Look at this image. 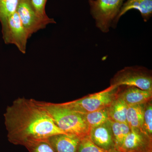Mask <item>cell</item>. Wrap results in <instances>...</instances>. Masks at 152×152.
<instances>
[{
  "mask_svg": "<svg viewBox=\"0 0 152 152\" xmlns=\"http://www.w3.org/2000/svg\"><path fill=\"white\" fill-rule=\"evenodd\" d=\"M4 116L8 139L14 145L26 147L54 135L66 134L34 99L17 98L8 106Z\"/></svg>",
  "mask_w": 152,
  "mask_h": 152,
  "instance_id": "obj_1",
  "label": "cell"
},
{
  "mask_svg": "<svg viewBox=\"0 0 152 152\" xmlns=\"http://www.w3.org/2000/svg\"><path fill=\"white\" fill-rule=\"evenodd\" d=\"M36 102L64 133L75 135L81 139L89 136L90 129L83 114L69 108L63 103L37 100Z\"/></svg>",
  "mask_w": 152,
  "mask_h": 152,
  "instance_id": "obj_2",
  "label": "cell"
},
{
  "mask_svg": "<svg viewBox=\"0 0 152 152\" xmlns=\"http://www.w3.org/2000/svg\"><path fill=\"white\" fill-rule=\"evenodd\" d=\"M124 0H88L90 12L96 27L107 33L117 26L116 19Z\"/></svg>",
  "mask_w": 152,
  "mask_h": 152,
  "instance_id": "obj_3",
  "label": "cell"
},
{
  "mask_svg": "<svg viewBox=\"0 0 152 152\" xmlns=\"http://www.w3.org/2000/svg\"><path fill=\"white\" fill-rule=\"evenodd\" d=\"M120 88V86H110L99 92L63 104L69 108L80 113H91L108 107L118 97Z\"/></svg>",
  "mask_w": 152,
  "mask_h": 152,
  "instance_id": "obj_4",
  "label": "cell"
},
{
  "mask_svg": "<svg viewBox=\"0 0 152 152\" xmlns=\"http://www.w3.org/2000/svg\"><path fill=\"white\" fill-rule=\"evenodd\" d=\"M110 86L135 87L152 91L151 71L140 66L126 67L112 78Z\"/></svg>",
  "mask_w": 152,
  "mask_h": 152,
  "instance_id": "obj_5",
  "label": "cell"
},
{
  "mask_svg": "<svg viewBox=\"0 0 152 152\" xmlns=\"http://www.w3.org/2000/svg\"><path fill=\"white\" fill-rule=\"evenodd\" d=\"M1 24L5 43L13 44L22 53H26L28 40L30 37L17 12Z\"/></svg>",
  "mask_w": 152,
  "mask_h": 152,
  "instance_id": "obj_6",
  "label": "cell"
},
{
  "mask_svg": "<svg viewBox=\"0 0 152 152\" xmlns=\"http://www.w3.org/2000/svg\"><path fill=\"white\" fill-rule=\"evenodd\" d=\"M17 12L30 37L33 34L45 28L47 25L51 24L38 15L29 0H19Z\"/></svg>",
  "mask_w": 152,
  "mask_h": 152,
  "instance_id": "obj_7",
  "label": "cell"
},
{
  "mask_svg": "<svg viewBox=\"0 0 152 152\" xmlns=\"http://www.w3.org/2000/svg\"><path fill=\"white\" fill-rule=\"evenodd\" d=\"M121 152H147L152 151V137L139 130H131L121 147Z\"/></svg>",
  "mask_w": 152,
  "mask_h": 152,
  "instance_id": "obj_8",
  "label": "cell"
},
{
  "mask_svg": "<svg viewBox=\"0 0 152 152\" xmlns=\"http://www.w3.org/2000/svg\"><path fill=\"white\" fill-rule=\"evenodd\" d=\"M88 137L94 143L101 148L107 151L115 148L111 124L109 120L91 129Z\"/></svg>",
  "mask_w": 152,
  "mask_h": 152,
  "instance_id": "obj_9",
  "label": "cell"
},
{
  "mask_svg": "<svg viewBox=\"0 0 152 152\" xmlns=\"http://www.w3.org/2000/svg\"><path fill=\"white\" fill-rule=\"evenodd\" d=\"M81 139L72 134H60L51 136L47 140L56 152H77Z\"/></svg>",
  "mask_w": 152,
  "mask_h": 152,
  "instance_id": "obj_10",
  "label": "cell"
},
{
  "mask_svg": "<svg viewBox=\"0 0 152 152\" xmlns=\"http://www.w3.org/2000/svg\"><path fill=\"white\" fill-rule=\"evenodd\" d=\"M125 88L118 93V97L124 101L128 106L144 104L152 101V91L143 90L137 87L124 86Z\"/></svg>",
  "mask_w": 152,
  "mask_h": 152,
  "instance_id": "obj_11",
  "label": "cell"
},
{
  "mask_svg": "<svg viewBox=\"0 0 152 152\" xmlns=\"http://www.w3.org/2000/svg\"><path fill=\"white\" fill-rule=\"evenodd\" d=\"M132 10H138L144 21L147 22L152 15V0H127L120 10L116 19L117 24L123 15Z\"/></svg>",
  "mask_w": 152,
  "mask_h": 152,
  "instance_id": "obj_12",
  "label": "cell"
},
{
  "mask_svg": "<svg viewBox=\"0 0 152 152\" xmlns=\"http://www.w3.org/2000/svg\"><path fill=\"white\" fill-rule=\"evenodd\" d=\"M144 105V104L128 106L126 122L131 130L145 132L143 130Z\"/></svg>",
  "mask_w": 152,
  "mask_h": 152,
  "instance_id": "obj_13",
  "label": "cell"
},
{
  "mask_svg": "<svg viewBox=\"0 0 152 152\" xmlns=\"http://www.w3.org/2000/svg\"><path fill=\"white\" fill-rule=\"evenodd\" d=\"M128 105L121 99L116 98L107 107L109 120L117 122L126 123Z\"/></svg>",
  "mask_w": 152,
  "mask_h": 152,
  "instance_id": "obj_14",
  "label": "cell"
},
{
  "mask_svg": "<svg viewBox=\"0 0 152 152\" xmlns=\"http://www.w3.org/2000/svg\"><path fill=\"white\" fill-rule=\"evenodd\" d=\"M83 114L90 130L106 122L109 120L107 107Z\"/></svg>",
  "mask_w": 152,
  "mask_h": 152,
  "instance_id": "obj_15",
  "label": "cell"
},
{
  "mask_svg": "<svg viewBox=\"0 0 152 152\" xmlns=\"http://www.w3.org/2000/svg\"><path fill=\"white\" fill-rule=\"evenodd\" d=\"M110 121L111 124L112 131L113 134L115 148L118 149L121 145L125 138L130 132L131 129L126 123Z\"/></svg>",
  "mask_w": 152,
  "mask_h": 152,
  "instance_id": "obj_16",
  "label": "cell"
},
{
  "mask_svg": "<svg viewBox=\"0 0 152 152\" xmlns=\"http://www.w3.org/2000/svg\"><path fill=\"white\" fill-rule=\"evenodd\" d=\"M19 0H0V22L6 19L17 12Z\"/></svg>",
  "mask_w": 152,
  "mask_h": 152,
  "instance_id": "obj_17",
  "label": "cell"
},
{
  "mask_svg": "<svg viewBox=\"0 0 152 152\" xmlns=\"http://www.w3.org/2000/svg\"><path fill=\"white\" fill-rule=\"evenodd\" d=\"M143 130L146 134L152 137V101L144 104Z\"/></svg>",
  "mask_w": 152,
  "mask_h": 152,
  "instance_id": "obj_18",
  "label": "cell"
},
{
  "mask_svg": "<svg viewBox=\"0 0 152 152\" xmlns=\"http://www.w3.org/2000/svg\"><path fill=\"white\" fill-rule=\"evenodd\" d=\"M36 13L41 18L50 23H56L54 19L49 18L46 13L45 7L47 0H29Z\"/></svg>",
  "mask_w": 152,
  "mask_h": 152,
  "instance_id": "obj_19",
  "label": "cell"
},
{
  "mask_svg": "<svg viewBox=\"0 0 152 152\" xmlns=\"http://www.w3.org/2000/svg\"><path fill=\"white\" fill-rule=\"evenodd\" d=\"M101 148L91 141L88 136L81 139L78 148L77 152H108Z\"/></svg>",
  "mask_w": 152,
  "mask_h": 152,
  "instance_id": "obj_20",
  "label": "cell"
},
{
  "mask_svg": "<svg viewBox=\"0 0 152 152\" xmlns=\"http://www.w3.org/2000/svg\"><path fill=\"white\" fill-rule=\"evenodd\" d=\"M26 148L29 152H56L47 140L33 143Z\"/></svg>",
  "mask_w": 152,
  "mask_h": 152,
  "instance_id": "obj_21",
  "label": "cell"
},
{
  "mask_svg": "<svg viewBox=\"0 0 152 152\" xmlns=\"http://www.w3.org/2000/svg\"><path fill=\"white\" fill-rule=\"evenodd\" d=\"M108 152H121L119 151H118L117 149H116L115 148L113 149L110 150Z\"/></svg>",
  "mask_w": 152,
  "mask_h": 152,
  "instance_id": "obj_22",
  "label": "cell"
},
{
  "mask_svg": "<svg viewBox=\"0 0 152 152\" xmlns=\"http://www.w3.org/2000/svg\"><path fill=\"white\" fill-rule=\"evenodd\" d=\"M147 152H152V151H150Z\"/></svg>",
  "mask_w": 152,
  "mask_h": 152,
  "instance_id": "obj_23",
  "label": "cell"
}]
</instances>
